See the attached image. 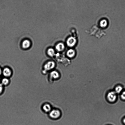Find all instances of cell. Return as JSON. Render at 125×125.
<instances>
[{"mask_svg":"<svg viewBox=\"0 0 125 125\" xmlns=\"http://www.w3.org/2000/svg\"><path fill=\"white\" fill-rule=\"evenodd\" d=\"M55 65V64L54 62L50 61L48 62L44 66V70L43 72L44 74L46 73L47 71H50L54 68Z\"/></svg>","mask_w":125,"mask_h":125,"instance_id":"1","label":"cell"},{"mask_svg":"<svg viewBox=\"0 0 125 125\" xmlns=\"http://www.w3.org/2000/svg\"><path fill=\"white\" fill-rule=\"evenodd\" d=\"M107 98L109 101L111 102H114L117 99V95L116 92L111 91L108 93Z\"/></svg>","mask_w":125,"mask_h":125,"instance_id":"2","label":"cell"},{"mask_svg":"<svg viewBox=\"0 0 125 125\" xmlns=\"http://www.w3.org/2000/svg\"><path fill=\"white\" fill-rule=\"evenodd\" d=\"M60 114V112L59 110H54L50 112V116L51 118L56 119L59 117Z\"/></svg>","mask_w":125,"mask_h":125,"instance_id":"3","label":"cell"},{"mask_svg":"<svg viewBox=\"0 0 125 125\" xmlns=\"http://www.w3.org/2000/svg\"><path fill=\"white\" fill-rule=\"evenodd\" d=\"M76 40L75 38L73 37L69 38L67 41V44L70 47H72L75 44Z\"/></svg>","mask_w":125,"mask_h":125,"instance_id":"4","label":"cell"},{"mask_svg":"<svg viewBox=\"0 0 125 125\" xmlns=\"http://www.w3.org/2000/svg\"><path fill=\"white\" fill-rule=\"evenodd\" d=\"M31 45V43L30 40H25L22 42V46L23 49H27L30 47Z\"/></svg>","mask_w":125,"mask_h":125,"instance_id":"5","label":"cell"},{"mask_svg":"<svg viewBox=\"0 0 125 125\" xmlns=\"http://www.w3.org/2000/svg\"><path fill=\"white\" fill-rule=\"evenodd\" d=\"M2 73L6 77H9L11 75L12 72L10 69L6 68L4 69Z\"/></svg>","mask_w":125,"mask_h":125,"instance_id":"6","label":"cell"},{"mask_svg":"<svg viewBox=\"0 0 125 125\" xmlns=\"http://www.w3.org/2000/svg\"><path fill=\"white\" fill-rule=\"evenodd\" d=\"M65 47V45L63 44L60 43L57 45L55 48L57 51L60 52L63 51L64 50Z\"/></svg>","mask_w":125,"mask_h":125,"instance_id":"7","label":"cell"},{"mask_svg":"<svg viewBox=\"0 0 125 125\" xmlns=\"http://www.w3.org/2000/svg\"><path fill=\"white\" fill-rule=\"evenodd\" d=\"M42 109L45 112H49L51 110V107L50 105L46 104H44L43 106Z\"/></svg>","mask_w":125,"mask_h":125,"instance_id":"8","label":"cell"},{"mask_svg":"<svg viewBox=\"0 0 125 125\" xmlns=\"http://www.w3.org/2000/svg\"><path fill=\"white\" fill-rule=\"evenodd\" d=\"M51 77L54 79L58 78L59 77V75L58 73L55 71H53L50 73Z\"/></svg>","mask_w":125,"mask_h":125,"instance_id":"9","label":"cell"},{"mask_svg":"<svg viewBox=\"0 0 125 125\" xmlns=\"http://www.w3.org/2000/svg\"><path fill=\"white\" fill-rule=\"evenodd\" d=\"M75 54V51L72 49L69 50L67 53V55L69 57L72 58L73 57Z\"/></svg>","mask_w":125,"mask_h":125,"instance_id":"10","label":"cell"},{"mask_svg":"<svg viewBox=\"0 0 125 125\" xmlns=\"http://www.w3.org/2000/svg\"><path fill=\"white\" fill-rule=\"evenodd\" d=\"M47 53L49 56L51 57L53 56L55 54L54 50L52 48H50L48 50Z\"/></svg>","mask_w":125,"mask_h":125,"instance_id":"11","label":"cell"},{"mask_svg":"<svg viewBox=\"0 0 125 125\" xmlns=\"http://www.w3.org/2000/svg\"><path fill=\"white\" fill-rule=\"evenodd\" d=\"M107 25V21L105 20H102L100 23V26L102 27H105Z\"/></svg>","mask_w":125,"mask_h":125,"instance_id":"12","label":"cell"},{"mask_svg":"<svg viewBox=\"0 0 125 125\" xmlns=\"http://www.w3.org/2000/svg\"><path fill=\"white\" fill-rule=\"evenodd\" d=\"M9 83V80L7 78H4L2 80L1 84L3 85H7Z\"/></svg>","mask_w":125,"mask_h":125,"instance_id":"13","label":"cell"},{"mask_svg":"<svg viewBox=\"0 0 125 125\" xmlns=\"http://www.w3.org/2000/svg\"><path fill=\"white\" fill-rule=\"evenodd\" d=\"M122 90V88L121 86H117L115 89V91L118 93H120Z\"/></svg>","mask_w":125,"mask_h":125,"instance_id":"14","label":"cell"},{"mask_svg":"<svg viewBox=\"0 0 125 125\" xmlns=\"http://www.w3.org/2000/svg\"><path fill=\"white\" fill-rule=\"evenodd\" d=\"M121 99L124 100H125V91L123 92L121 95Z\"/></svg>","mask_w":125,"mask_h":125,"instance_id":"15","label":"cell"},{"mask_svg":"<svg viewBox=\"0 0 125 125\" xmlns=\"http://www.w3.org/2000/svg\"><path fill=\"white\" fill-rule=\"evenodd\" d=\"M3 85L2 84L0 83V94H1L3 90Z\"/></svg>","mask_w":125,"mask_h":125,"instance_id":"16","label":"cell"},{"mask_svg":"<svg viewBox=\"0 0 125 125\" xmlns=\"http://www.w3.org/2000/svg\"><path fill=\"white\" fill-rule=\"evenodd\" d=\"M2 73V71L1 69L0 68V76Z\"/></svg>","mask_w":125,"mask_h":125,"instance_id":"17","label":"cell"},{"mask_svg":"<svg viewBox=\"0 0 125 125\" xmlns=\"http://www.w3.org/2000/svg\"><path fill=\"white\" fill-rule=\"evenodd\" d=\"M123 122L125 124V118H124L123 120Z\"/></svg>","mask_w":125,"mask_h":125,"instance_id":"18","label":"cell"},{"mask_svg":"<svg viewBox=\"0 0 125 125\" xmlns=\"http://www.w3.org/2000/svg\"></svg>","mask_w":125,"mask_h":125,"instance_id":"19","label":"cell"}]
</instances>
